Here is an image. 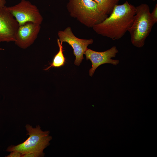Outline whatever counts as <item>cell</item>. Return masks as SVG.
Masks as SVG:
<instances>
[{
  "label": "cell",
  "instance_id": "1",
  "mask_svg": "<svg viewBox=\"0 0 157 157\" xmlns=\"http://www.w3.org/2000/svg\"><path fill=\"white\" fill-rule=\"evenodd\" d=\"M135 12V7L127 1L116 5L109 16L92 28L99 35L113 40H119L131 26Z\"/></svg>",
  "mask_w": 157,
  "mask_h": 157
},
{
  "label": "cell",
  "instance_id": "5",
  "mask_svg": "<svg viewBox=\"0 0 157 157\" xmlns=\"http://www.w3.org/2000/svg\"><path fill=\"white\" fill-rule=\"evenodd\" d=\"M7 8L19 26L28 22L41 25L43 20V17L37 7L29 1L22 0L17 4L7 7Z\"/></svg>",
  "mask_w": 157,
  "mask_h": 157
},
{
  "label": "cell",
  "instance_id": "8",
  "mask_svg": "<svg viewBox=\"0 0 157 157\" xmlns=\"http://www.w3.org/2000/svg\"><path fill=\"white\" fill-rule=\"evenodd\" d=\"M118 52L116 47L113 46L104 51L98 52L87 48L85 52L87 60H90L92 63V67L89 71V75L92 76L96 69L100 65L106 63L117 65L119 63L117 60L112 59L115 57Z\"/></svg>",
  "mask_w": 157,
  "mask_h": 157
},
{
  "label": "cell",
  "instance_id": "17",
  "mask_svg": "<svg viewBox=\"0 0 157 157\" xmlns=\"http://www.w3.org/2000/svg\"><path fill=\"white\" fill-rule=\"evenodd\" d=\"M153 1H155L156 0H152Z\"/></svg>",
  "mask_w": 157,
  "mask_h": 157
},
{
  "label": "cell",
  "instance_id": "10",
  "mask_svg": "<svg viewBox=\"0 0 157 157\" xmlns=\"http://www.w3.org/2000/svg\"><path fill=\"white\" fill-rule=\"evenodd\" d=\"M57 42L59 48V50L58 53L55 56L52 62L50 65L44 70H47L51 67H59L63 66L65 62V58L63 54L62 43L60 42L58 39H57Z\"/></svg>",
  "mask_w": 157,
  "mask_h": 157
},
{
  "label": "cell",
  "instance_id": "14",
  "mask_svg": "<svg viewBox=\"0 0 157 157\" xmlns=\"http://www.w3.org/2000/svg\"><path fill=\"white\" fill-rule=\"evenodd\" d=\"M22 154L19 152L16 151H13L11 152L8 155L7 157H21Z\"/></svg>",
  "mask_w": 157,
  "mask_h": 157
},
{
  "label": "cell",
  "instance_id": "15",
  "mask_svg": "<svg viewBox=\"0 0 157 157\" xmlns=\"http://www.w3.org/2000/svg\"><path fill=\"white\" fill-rule=\"evenodd\" d=\"M6 0H0V9L5 6Z\"/></svg>",
  "mask_w": 157,
  "mask_h": 157
},
{
  "label": "cell",
  "instance_id": "13",
  "mask_svg": "<svg viewBox=\"0 0 157 157\" xmlns=\"http://www.w3.org/2000/svg\"><path fill=\"white\" fill-rule=\"evenodd\" d=\"M151 16L154 24L157 22V4H156L152 11Z\"/></svg>",
  "mask_w": 157,
  "mask_h": 157
},
{
  "label": "cell",
  "instance_id": "9",
  "mask_svg": "<svg viewBox=\"0 0 157 157\" xmlns=\"http://www.w3.org/2000/svg\"><path fill=\"white\" fill-rule=\"evenodd\" d=\"M40 29V25L31 22L19 25L14 42L15 44L21 48H27L34 43Z\"/></svg>",
  "mask_w": 157,
  "mask_h": 157
},
{
  "label": "cell",
  "instance_id": "4",
  "mask_svg": "<svg viewBox=\"0 0 157 157\" xmlns=\"http://www.w3.org/2000/svg\"><path fill=\"white\" fill-rule=\"evenodd\" d=\"M28 138L22 143L16 146L8 147L6 151L11 152L16 151L22 155L26 153L37 152L44 153V150L49 146L52 137L49 135V131H42L39 125L35 128L27 124L25 126Z\"/></svg>",
  "mask_w": 157,
  "mask_h": 157
},
{
  "label": "cell",
  "instance_id": "2",
  "mask_svg": "<svg viewBox=\"0 0 157 157\" xmlns=\"http://www.w3.org/2000/svg\"><path fill=\"white\" fill-rule=\"evenodd\" d=\"M66 7L71 17L88 28H92L108 16L94 0H68Z\"/></svg>",
  "mask_w": 157,
  "mask_h": 157
},
{
  "label": "cell",
  "instance_id": "7",
  "mask_svg": "<svg viewBox=\"0 0 157 157\" xmlns=\"http://www.w3.org/2000/svg\"><path fill=\"white\" fill-rule=\"evenodd\" d=\"M19 25L5 6L0 9V44L15 42Z\"/></svg>",
  "mask_w": 157,
  "mask_h": 157
},
{
  "label": "cell",
  "instance_id": "3",
  "mask_svg": "<svg viewBox=\"0 0 157 157\" xmlns=\"http://www.w3.org/2000/svg\"><path fill=\"white\" fill-rule=\"evenodd\" d=\"M133 21L128 31L132 44L138 48L144 44L145 40L155 24L151 17L150 8L146 3L136 7Z\"/></svg>",
  "mask_w": 157,
  "mask_h": 157
},
{
  "label": "cell",
  "instance_id": "11",
  "mask_svg": "<svg viewBox=\"0 0 157 157\" xmlns=\"http://www.w3.org/2000/svg\"><path fill=\"white\" fill-rule=\"evenodd\" d=\"M97 4L100 10L104 14L108 15L112 12L119 0H94Z\"/></svg>",
  "mask_w": 157,
  "mask_h": 157
},
{
  "label": "cell",
  "instance_id": "16",
  "mask_svg": "<svg viewBox=\"0 0 157 157\" xmlns=\"http://www.w3.org/2000/svg\"><path fill=\"white\" fill-rule=\"evenodd\" d=\"M4 49H3V48H0V50H4Z\"/></svg>",
  "mask_w": 157,
  "mask_h": 157
},
{
  "label": "cell",
  "instance_id": "12",
  "mask_svg": "<svg viewBox=\"0 0 157 157\" xmlns=\"http://www.w3.org/2000/svg\"><path fill=\"white\" fill-rule=\"evenodd\" d=\"M45 154L37 152H30L22 155V157H44Z\"/></svg>",
  "mask_w": 157,
  "mask_h": 157
},
{
  "label": "cell",
  "instance_id": "6",
  "mask_svg": "<svg viewBox=\"0 0 157 157\" xmlns=\"http://www.w3.org/2000/svg\"><path fill=\"white\" fill-rule=\"evenodd\" d=\"M58 35V39L60 42L63 43L66 42L72 47L75 56L74 64L76 65H80L84 59L83 55L88 48L87 47L93 43V39L78 38L74 34L70 26L67 27L63 30L59 31Z\"/></svg>",
  "mask_w": 157,
  "mask_h": 157
}]
</instances>
